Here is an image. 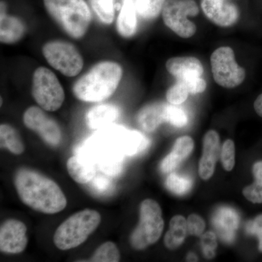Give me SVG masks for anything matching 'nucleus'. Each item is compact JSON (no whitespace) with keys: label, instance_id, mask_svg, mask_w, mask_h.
Instances as JSON below:
<instances>
[{"label":"nucleus","instance_id":"nucleus-17","mask_svg":"<svg viewBox=\"0 0 262 262\" xmlns=\"http://www.w3.org/2000/svg\"><path fill=\"white\" fill-rule=\"evenodd\" d=\"M194 142L188 136H182L174 143L173 149L160 163V170L163 173H168L178 168L187 159L194 149Z\"/></svg>","mask_w":262,"mask_h":262},{"label":"nucleus","instance_id":"nucleus-18","mask_svg":"<svg viewBox=\"0 0 262 262\" xmlns=\"http://www.w3.org/2000/svg\"><path fill=\"white\" fill-rule=\"evenodd\" d=\"M167 106L164 103H153L139 110L136 120L141 130L153 132L163 122H166Z\"/></svg>","mask_w":262,"mask_h":262},{"label":"nucleus","instance_id":"nucleus-14","mask_svg":"<svg viewBox=\"0 0 262 262\" xmlns=\"http://www.w3.org/2000/svg\"><path fill=\"white\" fill-rule=\"evenodd\" d=\"M203 155L198 173L203 180H208L214 173L215 165L221 155L220 138L215 130L208 131L203 137Z\"/></svg>","mask_w":262,"mask_h":262},{"label":"nucleus","instance_id":"nucleus-33","mask_svg":"<svg viewBox=\"0 0 262 262\" xmlns=\"http://www.w3.org/2000/svg\"><path fill=\"white\" fill-rule=\"evenodd\" d=\"M216 236L213 232H207L201 239V246L205 257L211 259L215 256L217 248Z\"/></svg>","mask_w":262,"mask_h":262},{"label":"nucleus","instance_id":"nucleus-31","mask_svg":"<svg viewBox=\"0 0 262 262\" xmlns=\"http://www.w3.org/2000/svg\"><path fill=\"white\" fill-rule=\"evenodd\" d=\"M221 160L223 168L227 171H231L235 165V146L234 141L227 139L221 149Z\"/></svg>","mask_w":262,"mask_h":262},{"label":"nucleus","instance_id":"nucleus-39","mask_svg":"<svg viewBox=\"0 0 262 262\" xmlns=\"http://www.w3.org/2000/svg\"><path fill=\"white\" fill-rule=\"evenodd\" d=\"M187 259L190 260V261H192V260H194V261H195L196 259V257L195 255L194 254V253H190V254H189V256H187Z\"/></svg>","mask_w":262,"mask_h":262},{"label":"nucleus","instance_id":"nucleus-3","mask_svg":"<svg viewBox=\"0 0 262 262\" xmlns=\"http://www.w3.org/2000/svg\"><path fill=\"white\" fill-rule=\"evenodd\" d=\"M48 14L67 34L80 39L87 32L92 15L84 0H44Z\"/></svg>","mask_w":262,"mask_h":262},{"label":"nucleus","instance_id":"nucleus-13","mask_svg":"<svg viewBox=\"0 0 262 262\" xmlns=\"http://www.w3.org/2000/svg\"><path fill=\"white\" fill-rule=\"evenodd\" d=\"M201 7L207 18L219 27H232L238 20L237 7L225 0H202Z\"/></svg>","mask_w":262,"mask_h":262},{"label":"nucleus","instance_id":"nucleus-32","mask_svg":"<svg viewBox=\"0 0 262 262\" xmlns=\"http://www.w3.org/2000/svg\"><path fill=\"white\" fill-rule=\"evenodd\" d=\"M177 105L168 104L167 106L166 122L173 126L182 127L188 122L187 114Z\"/></svg>","mask_w":262,"mask_h":262},{"label":"nucleus","instance_id":"nucleus-9","mask_svg":"<svg viewBox=\"0 0 262 262\" xmlns=\"http://www.w3.org/2000/svg\"><path fill=\"white\" fill-rule=\"evenodd\" d=\"M213 79L219 85L233 89L244 82L246 70L235 61V55L230 47L217 48L211 56Z\"/></svg>","mask_w":262,"mask_h":262},{"label":"nucleus","instance_id":"nucleus-2","mask_svg":"<svg viewBox=\"0 0 262 262\" xmlns=\"http://www.w3.org/2000/svg\"><path fill=\"white\" fill-rule=\"evenodd\" d=\"M122 76V69L113 61L100 62L74 84L73 94L84 102H101L116 91Z\"/></svg>","mask_w":262,"mask_h":262},{"label":"nucleus","instance_id":"nucleus-11","mask_svg":"<svg viewBox=\"0 0 262 262\" xmlns=\"http://www.w3.org/2000/svg\"><path fill=\"white\" fill-rule=\"evenodd\" d=\"M26 127L37 134L48 145L56 147L62 141L61 127L42 108L31 106L24 115Z\"/></svg>","mask_w":262,"mask_h":262},{"label":"nucleus","instance_id":"nucleus-36","mask_svg":"<svg viewBox=\"0 0 262 262\" xmlns=\"http://www.w3.org/2000/svg\"><path fill=\"white\" fill-rule=\"evenodd\" d=\"M178 80L184 82L189 90L190 94H202L206 91L207 88L206 81L201 77H189V78Z\"/></svg>","mask_w":262,"mask_h":262},{"label":"nucleus","instance_id":"nucleus-1","mask_svg":"<svg viewBox=\"0 0 262 262\" xmlns=\"http://www.w3.org/2000/svg\"><path fill=\"white\" fill-rule=\"evenodd\" d=\"M14 185L20 201L34 211L55 214L67 207V198L58 184L32 169L19 168Z\"/></svg>","mask_w":262,"mask_h":262},{"label":"nucleus","instance_id":"nucleus-29","mask_svg":"<svg viewBox=\"0 0 262 262\" xmlns=\"http://www.w3.org/2000/svg\"><path fill=\"white\" fill-rule=\"evenodd\" d=\"M165 185L167 189L173 194L177 195H184L192 188V181L187 177L171 173L167 178Z\"/></svg>","mask_w":262,"mask_h":262},{"label":"nucleus","instance_id":"nucleus-21","mask_svg":"<svg viewBox=\"0 0 262 262\" xmlns=\"http://www.w3.org/2000/svg\"><path fill=\"white\" fill-rule=\"evenodd\" d=\"M0 40L4 44H15L24 37L26 27L20 19L7 15L1 10Z\"/></svg>","mask_w":262,"mask_h":262},{"label":"nucleus","instance_id":"nucleus-5","mask_svg":"<svg viewBox=\"0 0 262 262\" xmlns=\"http://www.w3.org/2000/svg\"><path fill=\"white\" fill-rule=\"evenodd\" d=\"M139 213V224L130 234V243L134 249L141 251L158 242L165 224L161 207L154 200L142 201Z\"/></svg>","mask_w":262,"mask_h":262},{"label":"nucleus","instance_id":"nucleus-37","mask_svg":"<svg viewBox=\"0 0 262 262\" xmlns=\"http://www.w3.org/2000/svg\"><path fill=\"white\" fill-rule=\"evenodd\" d=\"M246 232L258 239V251L262 253V214L257 215L246 225Z\"/></svg>","mask_w":262,"mask_h":262},{"label":"nucleus","instance_id":"nucleus-27","mask_svg":"<svg viewBox=\"0 0 262 262\" xmlns=\"http://www.w3.org/2000/svg\"><path fill=\"white\" fill-rule=\"evenodd\" d=\"M138 14L145 20L157 18L163 10L165 0H134Z\"/></svg>","mask_w":262,"mask_h":262},{"label":"nucleus","instance_id":"nucleus-6","mask_svg":"<svg viewBox=\"0 0 262 262\" xmlns=\"http://www.w3.org/2000/svg\"><path fill=\"white\" fill-rule=\"evenodd\" d=\"M32 94L39 106L48 112L61 108L65 100L64 91L56 75L43 67L34 71Z\"/></svg>","mask_w":262,"mask_h":262},{"label":"nucleus","instance_id":"nucleus-34","mask_svg":"<svg viewBox=\"0 0 262 262\" xmlns=\"http://www.w3.org/2000/svg\"><path fill=\"white\" fill-rule=\"evenodd\" d=\"M90 184V188L95 194H106L113 189V183L110 179L104 177H95Z\"/></svg>","mask_w":262,"mask_h":262},{"label":"nucleus","instance_id":"nucleus-26","mask_svg":"<svg viewBox=\"0 0 262 262\" xmlns=\"http://www.w3.org/2000/svg\"><path fill=\"white\" fill-rule=\"evenodd\" d=\"M91 8L98 18L105 24H111L115 20V0H90Z\"/></svg>","mask_w":262,"mask_h":262},{"label":"nucleus","instance_id":"nucleus-15","mask_svg":"<svg viewBox=\"0 0 262 262\" xmlns=\"http://www.w3.org/2000/svg\"><path fill=\"white\" fill-rule=\"evenodd\" d=\"M239 216L237 212L229 207H222L215 211L213 225L220 238L225 243L233 242L238 228Z\"/></svg>","mask_w":262,"mask_h":262},{"label":"nucleus","instance_id":"nucleus-12","mask_svg":"<svg viewBox=\"0 0 262 262\" xmlns=\"http://www.w3.org/2000/svg\"><path fill=\"white\" fill-rule=\"evenodd\" d=\"M28 244L27 227L24 222L8 220L0 227V251L7 254L23 252Z\"/></svg>","mask_w":262,"mask_h":262},{"label":"nucleus","instance_id":"nucleus-24","mask_svg":"<svg viewBox=\"0 0 262 262\" xmlns=\"http://www.w3.org/2000/svg\"><path fill=\"white\" fill-rule=\"evenodd\" d=\"M0 145L14 155H21L25 146L18 131L11 125L2 124L0 126Z\"/></svg>","mask_w":262,"mask_h":262},{"label":"nucleus","instance_id":"nucleus-25","mask_svg":"<svg viewBox=\"0 0 262 262\" xmlns=\"http://www.w3.org/2000/svg\"><path fill=\"white\" fill-rule=\"evenodd\" d=\"M254 182L244 188L243 194L252 203H262V161L256 162L253 166Z\"/></svg>","mask_w":262,"mask_h":262},{"label":"nucleus","instance_id":"nucleus-38","mask_svg":"<svg viewBox=\"0 0 262 262\" xmlns=\"http://www.w3.org/2000/svg\"><path fill=\"white\" fill-rule=\"evenodd\" d=\"M253 107L258 116L262 117V94H260L255 100Z\"/></svg>","mask_w":262,"mask_h":262},{"label":"nucleus","instance_id":"nucleus-16","mask_svg":"<svg viewBox=\"0 0 262 262\" xmlns=\"http://www.w3.org/2000/svg\"><path fill=\"white\" fill-rule=\"evenodd\" d=\"M165 67L169 73L177 80L202 77L204 72L200 60L192 56L173 57L168 60Z\"/></svg>","mask_w":262,"mask_h":262},{"label":"nucleus","instance_id":"nucleus-8","mask_svg":"<svg viewBox=\"0 0 262 262\" xmlns=\"http://www.w3.org/2000/svg\"><path fill=\"white\" fill-rule=\"evenodd\" d=\"M42 53L48 63L67 77H75L83 68V58L75 46L64 41L48 42Z\"/></svg>","mask_w":262,"mask_h":262},{"label":"nucleus","instance_id":"nucleus-20","mask_svg":"<svg viewBox=\"0 0 262 262\" xmlns=\"http://www.w3.org/2000/svg\"><path fill=\"white\" fill-rule=\"evenodd\" d=\"M67 168L71 178L78 184H88L96 177L94 163L81 155L71 157L67 161Z\"/></svg>","mask_w":262,"mask_h":262},{"label":"nucleus","instance_id":"nucleus-30","mask_svg":"<svg viewBox=\"0 0 262 262\" xmlns=\"http://www.w3.org/2000/svg\"><path fill=\"white\" fill-rule=\"evenodd\" d=\"M189 91L181 80L172 85L166 93V99L170 104L180 105L187 99Z\"/></svg>","mask_w":262,"mask_h":262},{"label":"nucleus","instance_id":"nucleus-4","mask_svg":"<svg viewBox=\"0 0 262 262\" xmlns=\"http://www.w3.org/2000/svg\"><path fill=\"white\" fill-rule=\"evenodd\" d=\"M101 222L98 211L84 209L71 215L57 228L53 242L62 251L78 247L89 238Z\"/></svg>","mask_w":262,"mask_h":262},{"label":"nucleus","instance_id":"nucleus-22","mask_svg":"<svg viewBox=\"0 0 262 262\" xmlns=\"http://www.w3.org/2000/svg\"><path fill=\"white\" fill-rule=\"evenodd\" d=\"M137 10L134 0H123L117 21V32L125 38L134 36L137 29Z\"/></svg>","mask_w":262,"mask_h":262},{"label":"nucleus","instance_id":"nucleus-7","mask_svg":"<svg viewBox=\"0 0 262 262\" xmlns=\"http://www.w3.org/2000/svg\"><path fill=\"white\" fill-rule=\"evenodd\" d=\"M194 0H165L162 16L165 26L182 38L192 37L196 32L195 24L188 19L199 14Z\"/></svg>","mask_w":262,"mask_h":262},{"label":"nucleus","instance_id":"nucleus-28","mask_svg":"<svg viewBox=\"0 0 262 262\" xmlns=\"http://www.w3.org/2000/svg\"><path fill=\"white\" fill-rule=\"evenodd\" d=\"M120 260V253L116 245L111 241L104 243L96 250L91 261L117 262Z\"/></svg>","mask_w":262,"mask_h":262},{"label":"nucleus","instance_id":"nucleus-35","mask_svg":"<svg viewBox=\"0 0 262 262\" xmlns=\"http://www.w3.org/2000/svg\"><path fill=\"white\" fill-rule=\"evenodd\" d=\"M188 234L200 237L206 228V223L203 219L196 214L189 215L187 220Z\"/></svg>","mask_w":262,"mask_h":262},{"label":"nucleus","instance_id":"nucleus-19","mask_svg":"<svg viewBox=\"0 0 262 262\" xmlns=\"http://www.w3.org/2000/svg\"><path fill=\"white\" fill-rule=\"evenodd\" d=\"M120 115V110L115 105L110 103L97 105L87 113L86 122L91 129L101 130L113 125Z\"/></svg>","mask_w":262,"mask_h":262},{"label":"nucleus","instance_id":"nucleus-10","mask_svg":"<svg viewBox=\"0 0 262 262\" xmlns=\"http://www.w3.org/2000/svg\"><path fill=\"white\" fill-rule=\"evenodd\" d=\"M100 136L120 151L124 156H134L149 146L150 141L144 134L122 126H110L100 130Z\"/></svg>","mask_w":262,"mask_h":262},{"label":"nucleus","instance_id":"nucleus-23","mask_svg":"<svg viewBox=\"0 0 262 262\" xmlns=\"http://www.w3.org/2000/svg\"><path fill=\"white\" fill-rule=\"evenodd\" d=\"M188 234L187 220L183 215H175L169 224V229L165 234L164 244L169 250L177 249L182 246Z\"/></svg>","mask_w":262,"mask_h":262}]
</instances>
